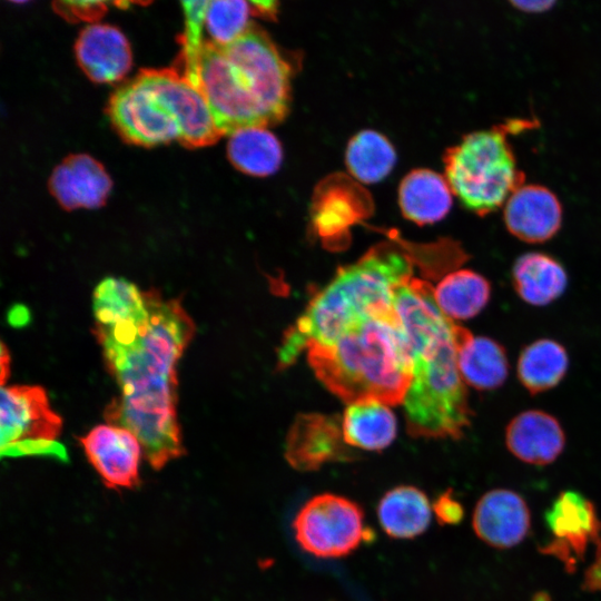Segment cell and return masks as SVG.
<instances>
[{"instance_id": "obj_30", "label": "cell", "mask_w": 601, "mask_h": 601, "mask_svg": "<svg viewBox=\"0 0 601 601\" xmlns=\"http://www.w3.org/2000/svg\"><path fill=\"white\" fill-rule=\"evenodd\" d=\"M181 6L185 14V31L183 35L184 76L199 89V58L204 43L201 31L205 24L208 1H184Z\"/></svg>"}, {"instance_id": "obj_19", "label": "cell", "mask_w": 601, "mask_h": 601, "mask_svg": "<svg viewBox=\"0 0 601 601\" xmlns=\"http://www.w3.org/2000/svg\"><path fill=\"white\" fill-rule=\"evenodd\" d=\"M75 51L80 68L96 82L117 81L131 66V51L126 37L109 24L86 27L79 33Z\"/></svg>"}, {"instance_id": "obj_35", "label": "cell", "mask_w": 601, "mask_h": 601, "mask_svg": "<svg viewBox=\"0 0 601 601\" xmlns=\"http://www.w3.org/2000/svg\"><path fill=\"white\" fill-rule=\"evenodd\" d=\"M10 373V355L4 343L1 344V386L6 385V381Z\"/></svg>"}, {"instance_id": "obj_14", "label": "cell", "mask_w": 601, "mask_h": 601, "mask_svg": "<svg viewBox=\"0 0 601 601\" xmlns=\"http://www.w3.org/2000/svg\"><path fill=\"white\" fill-rule=\"evenodd\" d=\"M355 452L345 443L336 418L319 414L297 417L285 443L287 463L299 472H313L327 463L356 460Z\"/></svg>"}, {"instance_id": "obj_10", "label": "cell", "mask_w": 601, "mask_h": 601, "mask_svg": "<svg viewBox=\"0 0 601 601\" xmlns=\"http://www.w3.org/2000/svg\"><path fill=\"white\" fill-rule=\"evenodd\" d=\"M176 120L180 142L204 147L221 136L201 91L173 69H145L137 76Z\"/></svg>"}, {"instance_id": "obj_22", "label": "cell", "mask_w": 601, "mask_h": 601, "mask_svg": "<svg viewBox=\"0 0 601 601\" xmlns=\"http://www.w3.org/2000/svg\"><path fill=\"white\" fill-rule=\"evenodd\" d=\"M512 280L522 300L544 306L559 298L568 286V274L562 264L543 253L520 256L512 268Z\"/></svg>"}, {"instance_id": "obj_34", "label": "cell", "mask_w": 601, "mask_h": 601, "mask_svg": "<svg viewBox=\"0 0 601 601\" xmlns=\"http://www.w3.org/2000/svg\"><path fill=\"white\" fill-rule=\"evenodd\" d=\"M512 4L520 10L538 12L549 9L553 6L551 1H512Z\"/></svg>"}, {"instance_id": "obj_17", "label": "cell", "mask_w": 601, "mask_h": 601, "mask_svg": "<svg viewBox=\"0 0 601 601\" xmlns=\"http://www.w3.org/2000/svg\"><path fill=\"white\" fill-rule=\"evenodd\" d=\"M505 444L521 462L544 466L554 462L565 446V434L560 422L540 410L521 412L505 430Z\"/></svg>"}, {"instance_id": "obj_7", "label": "cell", "mask_w": 601, "mask_h": 601, "mask_svg": "<svg viewBox=\"0 0 601 601\" xmlns=\"http://www.w3.org/2000/svg\"><path fill=\"white\" fill-rule=\"evenodd\" d=\"M292 526L299 548L318 559L348 556L373 539L362 506L331 492L308 499L295 514Z\"/></svg>"}, {"instance_id": "obj_6", "label": "cell", "mask_w": 601, "mask_h": 601, "mask_svg": "<svg viewBox=\"0 0 601 601\" xmlns=\"http://www.w3.org/2000/svg\"><path fill=\"white\" fill-rule=\"evenodd\" d=\"M0 421L2 457L49 456L69 461L58 441L62 418L52 410L42 386H2Z\"/></svg>"}, {"instance_id": "obj_11", "label": "cell", "mask_w": 601, "mask_h": 601, "mask_svg": "<svg viewBox=\"0 0 601 601\" xmlns=\"http://www.w3.org/2000/svg\"><path fill=\"white\" fill-rule=\"evenodd\" d=\"M108 115L119 134L132 144L150 147L180 140L176 120L137 77L114 92Z\"/></svg>"}, {"instance_id": "obj_8", "label": "cell", "mask_w": 601, "mask_h": 601, "mask_svg": "<svg viewBox=\"0 0 601 601\" xmlns=\"http://www.w3.org/2000/svg\"><path fill=\"white\" fill-rule=\"evenodd\" d=\"M220 48L242 75L269 125L282 121L289 108L290 69L267 35L252 23L239 38Z\"/></svg>"}, {"instance_id": "obj_2", "label": "cell", "mask_w": 601, "mask_h": 601, "mask_svg": "<svg viewBox=\"0 0 601 601\" xmlns=\"http://www.w3.org/2000/svg\"><path fill=\"white\" fill-rule=\"evenodd\" d=\"M394 307L407 335L412 381L403 401L407 433L413 437H463L472 410L457 357L473 334L437 306L433 286L417 278L398 285Z\"/></svg>"}, {"instance_id": "obj_3", "label": "cell", "mask_w": 601, "mask_h": 601, "mask_svg": "<svg viewBox=\"0 0 601 601\" xmlns=\"http://www.w3.org/2000/svg\"><path fill=\"white\" fill-rule=\"evenodd\" d=\"M306 352L316 377L348 404L375 400L396 405L411 385V348L395 307L371 314L333 342Z\"/></svg>"}, {"instance_id": "obj_29", "label": "cell", "mask_w": 601, "mask_h": 601, "mask_svg": "<svg viewBox=\"0 0 601 601\" xmlns=\"http://www.w3.org/2000/svg\"><path fill=\"white\" fill-rule=\"evenodd\" d=\"M254 12L252 2L243 0L208 1L205 27L211 42L225 47L239 38L249 27V16Z\"/></svg>"}, {"instance_id": "obj_5", "label": "cell", "mask_w": 601, "mask_h": 601, "mask_svg": "<svg viewBox=\"0 0 601 601\" xmlns=\"http://www.w3.org/2000/svg\"><path fill=\"white\" fill-rule=\"evenodd\" d=\"M533 126V120L509 119L465 135L445 151V178L467 209L481 216L492 213L523 185L508 137Z\"/></svg>"}, {"instance_id": "obj_32", "label": "cell", "mask_w": 601, "mask_h": 601, "mask_svg": "<svg viewBox=\"0 0 601 601\" xmlns=\"http://www.w3.org/2000/svg\"><path fill=\"white\" fill-rule=\"evenodd\" d=\"M55 6L56 10L72 21L96 19L106 10V3L98 1H66Z\"/></svg>"}, {"instance_id": "obj_13", "label": "cell", "mask_w": 601, "mask_h": 601, "mask_svg": "<svg viewBox=\"0 0 601 601\" xmlns=\"http://www.w3.org/2000/svg\"><path fill=\"white\" fill-rule=\"evenodd\" d=\"M79 441L90 464L107 487L134 489L140 483L142 449L130 431L111 424H100Z\"/></svg>"}, {"instance_id": "obj_12", "label": "cell", "mask_w": 601, "mask_h": 601, "mask_svg": "<svg viewBox=\"0 0 601 601\" xmlns=\"http://www.w3.org/2000/svg\"><path fill=\"white\" fill-rule=\"evenodd\" d=\"M552 540L542 551L560 560L568 570H574L591 544H598L601 522L597 508L577 491H563L545 513Z\"/></svg>"}, {"instance_id": "obj_26", "label": "cell", "mask_w": 601, "mask_h": 601, "mask_svg": "<svg viewBox=\"0 0 601 601\" xmlns=\"http://www.w3.org/2000/svg\"><path fill=\"white\" fill-rule=\"evenodd\" d=\"M569 356L563 345L540 338L526 345L518 359V378L532 395L555 387L565 376Z\"/></svg>"}, {"instance_id": "obj_25", "label": "cell", "mask_w": 601, "mask_h": 601, "mask_svg": "<svg viewBox=\"0 0 601 601\" xmlns=\"http://www.w3.org/2000/svg\"><path fill=\"white\" fill-rule=\"evenodd\" d=\"M440 309L451 319L464 321L476 316L491 298V284L472 269L449 273L434 288Z\"/></svg>"}, {"instance_id": "obj_28", "label": "cell", "mask_w": 601, "mask_h": 601, "mask_svg": "<svg viewBox=\"0 0 601 601\" xmlns=\"http://www.w3.org/2000/svg\"><path fill=\"white\" fill-rule=\"evenodd\" d=\"M395 162L394 147L385 136L375 130L358 132L347 145V168L362 183L381 181L392 171Z\"/></svg>"}, {"instance_id": "obj_18", "label": "cell", "mask_w": 601, "mask_h": 601, "mask_svg": "<svg viewBox=\"0 0 601 601\" xmlns=\"http://www.w3.org/2000/svg\"><path fill=\"white\" fill-rule=\"evenodd\" d=\"M49 188L66 209L97 208L104 205L111 180L104 167L86 154L70 155L52 171Z\"/></svg>"}, {"instance_id": "obj_1", "label": "cell", "mask_w": 601, "mask_h": 601, "mask_svg": "<svg viewBox=\"0 0 601 601\" xmlns=\"http://www.w3.org/2000/svg\"><path fill=\"white\" fill-rule=\"evenodd\" d=\"M93 332L119 395L106 407L108 424L130 431L158 471L185 454L177 416V365L196 333L178 298L106 277L92 295Z\"/></svg>"}, {"instance_id": "obj_21", "label": "cell", "mask_w": 601, "mask_h": 601, "mask_svg": "<svg viewBox=\"0 0 601 601\" xmlns=\"http://www.w3.org/2000/svg\"><path fill=\"white\" fill-rule=\"evenodd\" d=\"M453 191L445 177L431 169H415L402 180L398 204L402 214L417 225L434 224L450 211Z\"/></svg>"}, {"instance_id": "obj_4", "label": "cell", "mask_w": 601, "mask_h": 601, "mask_svg": "<svg viewBox=\"0 0 601 601\" xmlns=\"http://www.w3.org/2000/svg\"><path fill=\"white\" fill-rule=\"evenodd\" d=\"M411 258L382 244L354 264L338 268L335 277L309 302L285 332L277 351L278 367L292 365L311 345H325L351 325L394 307L395 288L412 278Z\"/></svg>"}, {"instance_id": "obj_23", "label": "cell", "mask_w": 601, "mask_h": 601, "mask_svg": "<svg viewBox=\"0 0 601 601\" xmlns=\"http://www.w3.org/2000/svg\"><path fill=\"white\" fill-rule=\"evenodd\" d=\"M396 418L388 405L364 400L348 404L342 420L345 443L366 451H382L396 436Z\"/></svg>"}, {"instance_id": "obj_31", "label": "cell", "mask_w": 601, "mask_h": 601, "mask_svg": "<svg viewBox=\"0 0 601 601\" xmlns=\"http://www.w3.org/2000/svg\"><path fill=\"white\" fill-rule=\"evenodd\" d=\"M432 509L441 525H457L464 518L463 505L452 490L442 492L432 503Z\"/></svg>"}, {"instance_id": "obj_24", "label": "cell", "mask_w": 601, "mask_h": 601, "mask_svg": "<svg viewBox=\"0 0 601 601\" xmlns=\"http://www.w3.org/2000/svg\"><path fill=\"white\" fill-rule=\"evenodd\" d=\"M457 365L465 385L480 391L500 387L509 375L504 347L485 336H470L459 351Z\"/></svg>"}, {"instance_id": "obj_15", "label": "cell", "mask_w": 601, "mask_h": 601, "mask_svg": "<svg viewBox=\"0 0 601 601\" xmlns=\"http://www.w3.org/2000/svg\"><path fill=\"white\" fill-rule=\"evenodd\" d=\"M531 514L525 500L510 489L485 492L476 502L472 528L475 535L495 549H511L529 533Z\"/></svg>"}, {"instance_id": "obj_33", "label": "cell", "mask_w": 601, "mask_h": 601, "mask_svg": "<svg viewBox=\"0 0 601 601\" xmlns=\"http://www.w3.org/2000/svg\"><path fill=\"white\" fill-rule=\"evenodd\" d=\"M582 588L589 592H601V538L595 556L584 573Z\"/></svg>"}, {"instance_id": "obj_9", "label": "cell", "mask_w": 601, "mask_h": 601, "mask_svg": "<svg viewBox=\"0 0 601 601\" xmlns=\"http://www.w3.org/2000/svg\"><path fill=\"white\" fill-rule=\"evenodd\" d=\"M198 72L199 90L221 135L269 125L239 71L219 46L204 41Z\"/></svg>"}, {"instance_id": "obj_20", "label": "cell", "mask_w": 601, "mask_h": 601, "mask_svg": "<svg viewBox=\"0 0 601 601\" xmlns=\"http://www.w3.org/2000/svg\"><path fill=\"white\" fill-rule=\"evenodd\" d=\"M383 532L394 540H412L430 526L432 502L420 487L408 484L394 486L380 499L376 508Z\"/></svg>"}, {"instance_id": "obj_27", "label": "cell", "mask_w": 601, "mask_h": 601, "mask_svg": "<svg viewBox=\"0 0 601 601\" xmlns=\"http://www.w3.org/2000/svg\"><path fill=\"white\" fill-rule=\"evenodd\" d=\"M229 136L227 154L238 170L256 177L269 176L278 170L283 149L267 128H243Z\"/></svg>"}, {"instance_id": "obj_16", "label": "cell", "mask_w": 601, "mask_h": 601, "mask_svg": "<svg viewBox=\"0 0 601 601\" xmlns=\"http://www.w3.org/2000/svg\"><path fill=\"white\" fill-rule=\"evenodd\" d=\"M504 223L508 230L525 243L551 239L560 229L562 207L546 187L522 185L505 201Z\"/></svg>"}]
</instances>
